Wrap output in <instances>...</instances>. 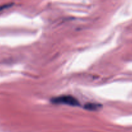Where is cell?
<instances>
[{"label": "cell", "mask_w": 132, "mask_h": 132, "mask_svg": "<svg viewBox=\"0 0 132 132\" xmlns=\"http://www.w3.org/2000/svg\"><path fill=\"white\" fill-rule=\"evenodd\" d=\"M102 105L100 104H97V103H87L84 106V108L88 110L94 111L97 110L98 109L100 108Z\"/></svg>", "instance_id": "obj_2"}, {"label": "cell", "mask_w": 132, "mask_h": 132, "mask_svg": "<svg viewBox=\"0 0 132 132\" xmlns=\"http://www.w3.org/2000/svg\"><path fill=\"white\" fill-rule=\"evenodd\" d=\"M51 102L53 104H67L72 106H80L78 101L71 95H62L57 97H54L51 99Z\"/></svg>", "instance_id": "obj_1"}]
</instances>
